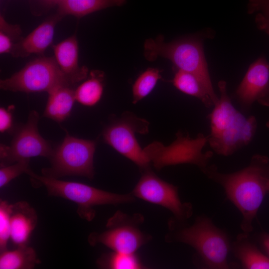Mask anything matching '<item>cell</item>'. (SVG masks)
<instances>
[{
    "instance_id": "5b68a950",
    "label": "cell",
    "mask_w": 269,
    "mask_h": 269,
    "mask_svg": "<svg viewBox=\"0 0 269 269\" xmlns=\"http://www.w3.org/2000/svg\"><path fill=\"white\" fill-rule=\"evenodd\" d=\"M34 186H43L50 196L60 197L78 205L77 213L81 218L90 221L93 219L96 206L118 205L135 201L131 193L120 194L103 190L77 182L67 181L40 175L29 169L26 172Z\"/></svg>"
},
{
    "instance_id": "ffe728a7",
    "label": "cell",
    "mask_w": 269,
    "mask_h": 269,
    "mask_svg": "<svg viewBox=\"0 0 269 269\" xmlns=\"http://www.w3.org/2000/svg\"><path fill=\"white\" fill-rule=\"evenodd\" d=\"M172 83L178 90L198 98L206 107L215 105V102L206 87L194 74L176 70Z\"/></svg>"
},
{
    "instance_id": "603a6c76",
    "label": "cell",
    "mask_w": 269,
    "mask_h": 269,
    "mask_svg": "<svg viewBox=\"0 0 269 269\" xmlns=\"http://www.w3.org/2000/svg\"><path fill=\"white\" fill-rule=\"evenodd\" d=\"M99 267L111 269H144L135 253H124L113 251L102 256L98 260Z\"/></svg>"
},
{
    "instance_id": "5bb4252c",
    "label": "cell",
    "mask_w": 269,
    "mask_h": 269,
    "mask_svg": "<svg viewBox=\"0 0 269 269\" xmlns=\"http://www.w3.org/2000/svg\"><path fill=\"white\" fill-rule=\"evenodd\" d=\"M61 17L58 14L43 21L15 43L10 53L14 57L25 58L44 53L52 43L56 24Z\"/></svg>"
},
{
    "instance_id": "9a60e30c",
    "label": "cell",
    "mask_w": 269,
    "mask_h": 269,
    "mask_svg": "<svg viewBox=\"0 0 269 269\" xmlns=\"http://www.w3.org/2000/svg\"><path fill=\"white\" fill-rule=\"evenodd\" d=\"M53 49L58 66L75 84L87 78L88 68L79 65V46L75 35L53 45Z\"/></svg>"
},
{
    "instance_id": "f1b7e54d",
    "label": "cell",
    "mask_w": 269,
    "mask_h": 269,
    "mask_svg": "<svg viewBox=\"0 0 269 269\" xmlns=\"http://www.w3.org/2000/svg\"><path fill=\"white\" fill-rule=\"evenodd\" d=\"M10 106L8 109L3 107L0 108V132L1 133L8 131L12 125V115Z\"/></svg>"
},
{
    "instance_id": "4dcf8cb0",
    "label": "cell",
    "mask_w": 269,
    "mask_h": 269,
    "mask_svg": "<svg viewBox=\"0 0 269 269\" xmlns=\"http://www.w3.org/2000/svg\"><path fill=\"white\" fill-rule=\"evenodd\" d=\"M50 5H55L57 4L58 2L60 0H45Z\"/></svg>"
},
{
    "instance_id": "cb8c5ba5",
    "label": "cell",
    "mask_w": 269,
    "mask_h": 269,
    "mask_svg": "<svg viewBox=\"0 0 269 269\" xmlns=\"http://www.w3.org/2000/svg\"><path fill=\"white\" fill-rule=\"evenodd\" d=\"M161 78L160 70L158 68H148L142 72L133 86V103L136 104L147 96Z\"/></svg>"
},
{
    "instance_id": "6da1fadb",
    "label": "cell",
    "mask_w": 269,
    "mask_h": 269,
    "mask_svg": "<svg viewBox=\"0 0 269 269\" xmlns=\"http://www.w3.org/2000/svg\"><path fill=\"white\" fill-rule=\"evenodd\" d=\"M269 160L264 155H254L248 166L231 173L218 172L217 167L207 165L202 172L224 189L227 198L242 215L241 229L250 235L253 221L266 194L269 193Z\"/></svg>"
},
{
    "instance_id": "8992f818",
    "label": "cell",
    "mask_w": 269,
    "mask_h": 269,
    "mask_svg": "<svg viewBox=\"0 0 269 269\" xmlns=\"http://www.w3.org/2000/svg\"><path fill=\"white\" fill-rule=\"evenodd\" d=\"M75 85L52 57L36 58L10 77L0 81V87L3 90L27 93H48L58 87Z\"/></svg>"
},
{
    "instance_id": "9c48e42d",
    "label": "cell",
    "mask_w": 269,
    "mask_h": 269,
    "mask_svg": "<svg viewBox=\"0 0 269 269\" xmlns=\"http://www.w3.org/2000/svg\"><path fill=\"white\" fill-rule=\"evenodd\" d=\"M148 123L135 116L126 114L115 121L103 132L104 142L144 170L149 168L150 160L137 142L135 133L146 134Z\"/></svg>"
},
{
    "instance_id": "f546056e",
    "label": "cell",
    "mask_w": 269,
    "mask_h": 269,
    "mask_svg": "<svg viewBox=\"0 0 269 269\" xmlns=\"http://www.w3.org/2000/svg\"><path fill=\"white\" fill-rule=\"evenodd\" d=\"M261 243L264 249L269 257V234L263 233L260 238Z\"/></svg>"
},
{
    "instance_id": "d6986e66",
    "label": "cell",
    "mask_w": 269,
    "mask_h": 269,
    "mask_svg": "<svg viewBox=\"0 0 269 269\" xmlns=\"http://www.w3.org/2000/svg\"><path fill=\"white\" fill-rule=\"evenodd\" d=\"M127 0H60L58 14L72 15L80 18L105 8L124 5Z\"/></svg>"
},
{
    "instance_id": "2e32d148",
    "label": "cell",
    "mask_w": 269,
    "mask_h": 269,
    "mask_svg": "<svg viewBox=\"0 0 269 269\" xmlns=\"http://www.w3.org/2000/svg\"><path fill=\"white\" fill-rule=\"evenodd\" d=\"M37 221L35 210L27 202L12 204L10 238L12 242L17 247L27 245Z\"/></svg>"
},
{
    "instance_id": "7a4b0ae2",
    "label": "cell",
    "mask_w": 269,
    "mask_h": 269,
    "mask_svg": "<svg viewBox=\"0 0 269 269\" xmlns=\"http://www.w3.org/2000/svg\"><path fill=\"white\" fill-rule=\"evenodd\" d=\"M218 85L220 95L208 116L211 131L207 142L217 154L228 156L251 141L257 121L254 116L246 117L234 107L225 81H220Z\"/></svg>"
},
{
    "instance_id": "8fae6325",
    "label": "cell",
    "mask_w": 269,
    "mask_h": 269,
    "mask_svg": "<svg viewBox=\"0 0 269 269\" xmlns=\"http://www.w3.org/2000/svg\"><path fill=\"white\" fill-rule=\"evenodd\" d=\"M38 120V113L31 111L26 124L18 129L10 144H0L1 166L33 157H50L53 149L39 134Z\"/></svg>"
},
{
    "instance_id": "ba28073f",
    "label": "cell",
    "mask_w": 269,
    "mask_h": 269,
    "mask_svg": "<svg viewBox=\"0 0 269 269\" xmlns=\"http://www.w3.org/2000/svg\"><path fill=\"white\" fill-rule=\"evenodd\" d=\"M143 222L141 214L129 215L118 210L108 220L106 230L101 233H92L88 242L92 246L103 244L113 251L135 253L152 238L140 230Z\"/></svg>"
},
{
    "instance_id": "277c9868",
    "label": "cell",
    "mask_w": 269,
    "mask_h": 269,
    "mask_svg": "<svg viewBox=\"0 0 269 269\" xmlns=\"http://www.w3.org/2000/svg\"><path fill=\"white\" fill-rule=\"evenodd\" d=\"M143 53L146 60L153 61L158 57L167 59L176 70L192 73L205 85L215 104L219 98L214 92L205 59L202 36H194L165 42L162 35L146 39Z\"/></svg>"
},
{
    "instance_id": "3957f363",
    "label": "cell",
    "mask_w": 269,
    "mask_h": 269,
    "mask_svg": "<svg viewBox=\"0 0 269 269\" xmlns=\"http://www.w3.org/2000/svg\"><path fill=\"white\" fill-rule=\"evenodd\" d=\"M181 222L173 217L169 219V231L165 237L168 243L186 244L197 252L204 266L209 269H228L231 244L226 233L216 227L211 219L197 217L193 224Z\"/></svg>"
},
{
    "instance_id": "44dd1931",
    "label": "cell",
    "mask_w": 269,
    "mask_h": 269,
    "mask_svg": "<svg viewBox=\"0 0 269 269\" xmlns=\"http://www.w3.org/2000/svg\"><path fill=\"white\" fill-rule=\"evenodd\" d=\"M40 263L34 250L27 245L0 253V269H31Z\"/></svg>"
},
{
    "instance_id": "7c38bea8",
    "label": "cell",
    "mask_w": 269,
    "mask_h": 269,
    "mask_svg": "<svg viewBox=\"0 0 269 269\" xmlns=\"http://www.w3.org/2000/svg\"><path fill=\"white\" fill-rule=\"evenodd\" d=\"M176 140L169 147H163V151L155 147H146V151L150 161H152L157 169L180 163H190L198 166L202 170L208 165L213 155V152H202V149L207 142V136L199 134L194 139L177 135Z\"/></svg>"
},
{
    "instance_id": "d6a6232c",
    "label": "cell",
    "mask_w": 269,
    "mask_h": 269,
    "mask_svg": "<svg viewBox=\"0 0 269 269\" xmlns=\"http://www.w3.org/2000/svg\"><path fill=\"white\" fill-rule=\"evenodd\" d=\"M268 190H269V182L268 183Z\"/></svg>"
},
{
    "instance_id": "ac0fdd59",
    "label": "cell",
    "mask_w": 269,
    "mask_h": 269,
    "mask_svg": "<svg viewBox=\"0 0 269 269\" xmlns=\"http://www.w3.org/2000/svg\"><path fill=\"white\" fill-rule=\"evenodd\" d=\"M244 233L238 235L231 245V250L240 261L243 269H269V257L263 254Z\"/></svg>"
},
{
    "instance_id": "52a82bcc",
    "label": "cell",
    "mask_w": 269,
    "mask_h": 269,
    "mask_svg": "<svg viewBox=\"0 0 269 269\" xmlns=\"http://www.w3.org/2000/svg\"><path fill=\"white\" fill-rule=\"evenodd\" d=\"M66 132L62 142L53 149L49 158L50 167L42 169V175L55 178L81 176L92 179L95 141L75 137Z\"/></svg>"
},
{
    "instance_id": "7402d4cb",
    "label": "cell",
    "mask_w": 269,
    "mask_h": 269,
    "mask_svg": "<svg viewBox=\"0 0 269 269\" xmlns=\"http://www.w3.org/2000/svg\"><path fill=\"white\" fill-rule=\"evenodd\" d=\"M104 74L99 70H92L89 78L75 90L76 101L88 107L93 106L101 99L104 90Z\"/></svg>"
},
{
    "instance_id": "484cf974",
    "label": "cell",
    "mask_w": 269,
    "mask_h": 269,
    "mask_svg": "<svg viewBox=\"0 0 269 269\" xmlns=\"http://www.w3.org/2000/svg\"><path fill=\"white\" fill-rule=\"evenodd\" d=\"M248 12L256 13L257 26L269 35V0H249Z\"/></svg>"
},
{
    "instance_id": "e0dca14e",
    "label": "cell",
    "mask_w": 269,
    "mask_h": 269,
    "mask_svg": "<svg viewBox=\"0 0 269 269\" xmlns=\"http://www.w3.org/2000/svg\"><path fill=\"white\" fill-rule=\"evenodd\" d=\"M48 97L43 117L61 123L71 114L76 101L71 87H58L48 93Z\"/></svg>"
},
{
    "instance_id": "83f0119b",
    "label": "cell",
    "mask_w": 269,
    "mask_h": 269,
    "mask_svg": "<svg viewBox=\"0 0 269 269\" xmlns=\"http://www.w3.org/2000/svg\"><path fill=\"white\" fill-rule=\"evenodd\" d=\"M30 159H23L11 164L2 166L0 169V187L2 188L12 179L23 173H26L29 169Z\"/></svg>"
},
{
    "instance_id": "30bf717a",
    "label": "cell",
    "mask_w": 269,
    "mask_h": 269,
    "mask_svg": "<svg viewBox=\"0 0 269 269\" xmlns=\"http://www.w3.org/2000/svg\"><path fill=\"white\" fill-rule=\"evenodd\" d=\"M143 171L132 192L133 195L164 207L172 212L174 219L186 222L192 215L193 208L190 203L181 201L178 187L160 179L149 168Z\"/></svg>"
},
{
    "instance_id": "d4e9b609",
    "label": "cell",
    "mask_w": 269,
    "mask_h": 269,
    "mask_svg": "<svg viewBox=\"0 0 269 269\" xmlns=\"http://www.w3.org/2000/svg\"><path fill=\"white\" fill-rule=\"evenodd\" d=\"M22 31L19 25L8 23L0 16V53H10L14 44L20 38Z\"/></svg>"
},
{
    "instance_id": "4fadbf2b",
    "label": "cell",
    "mask_w": 269,
    "mask_h": 269,
    "mask_svg": "<svg viewBox=\"0 0 269 269\" xmlns=\"http://www.w3.org/2000/svg\"><path fill=\"white\" fill-rule=\"evenodd\" d=\"M236 94L244 108L250 107L255 102L269 107V63L265 57L251 64Z\"/></svg>"
},
{
    "instance_id": "4316f807",
    "label": "cell",
    "mask_w": 269,
    "mask_h": 269,
    "mask_svg": "<svg viewBox=\"0 0 269 269\" xmlns=\"http://www.w3.org/2000/svg\"><path fill=\"white\" fill-rule=\"evenodd\" d=\"M12 204L6 201H0V251L7 250V245L10 238V217Z\"/></svg>"
},
{
    "instance_id": "1f68e13d",
    "label": "cell",
    "mask_w": 269,
    "mask_h": 269,
    "mask_svg": "<svg viewBox=\"0 0 269 269\" xmlns=\"http://www.w3.org/2000/svg\"><path fill=\"white\" fill-rule=\"evenodd\" d=\"M267 126L268 128H269V120L267 123Z\"/></svg>"
}]
</instances>
